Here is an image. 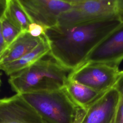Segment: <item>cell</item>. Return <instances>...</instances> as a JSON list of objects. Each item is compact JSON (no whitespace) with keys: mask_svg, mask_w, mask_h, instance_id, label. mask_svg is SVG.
<instances>
[{"mask_svg":"<svg viewBox=\"0 0 123 123\" xmlns=\"http://www.w3.org/2000/svg\"><path fill=\"white\" fill-rule=\"evenodd\" d=\"M113 88H115L118 91L121 98H123V71H121Z\"/></svg>","mask_w":123,"mask_h":123,"instance_id":"cell-18","label":"cell"},{"mask_svg":"<svg viewBox=\"0 0 123 123\" xmlns=\"http://www.w3.org/2000/svg\"><path fill=\"white\" fill-rule=\"evenodd\" d=\"M20 95L47 123H81L86 113V109L73 100L65 87Z\"/></svg>","mask_w":123,"mask_h":123,"instance_id":"cell-2","label":"cell"},{"mask_svg":"<svg viewBox=\"0 0 123 123\" xmlns=\"http://www.w3.org/2000/svg\"><path fill=\"white\" fill-rule=\"evenodd\" d=\"M115 0H73L71 8L60 15L58 25H74L116 16Z\"/></svg>","mask_w":123,"mask_h":123,"instance_id":"cell-4","label":"cell"},{"mask_svg":"<svg viewBox=\"0 0 123 123\" xmlns=\"http://www.w3.org/2000/svg\"><path fill=\"white\" fill-rule=\"evenodd\" d=\"M0 23L2 34L7 47L23 32L10 20L5 14Z\"/></svg>","mask_w":123,"mask_h":123,"instance_id":"cell-14","label":"cell"},{"mask_svg":"<svg viewBox=\"0 0 123 123\" xmlns=\"http://www.w3.org/2000/svg\"><path fill=\"white\" fill-rule=\"evenodd\" d=\"M0 123H47L20 94L0 98Z\"/></svg>","mask_w":123,"mask_h":123,"instance_id":"cell-8","label":"cell"},{"mask_svg":"<svg viewBox=\"0 0 123 123\" xmlns=\"http://www.w3.org/2000/svg\"><path fill=\"white\" fill-rule=\"evenodd\" d=\"M49 44L44 37L41 42L33 49L14 61L0 65V70L11 76L30 67L49 54Z\"/></svg>","mask_w":123,"mask_h":123,"instance_id":"cell-11","label":"cell"},{"mask_svg":"<svg viewBox=\"0 0 123 123\" xmlns=\"http://www.w3.org/2000/svg\"><path fill=\"white\" fill-rule=\"evenodd\" d=\"M8 0H0V21L4 17L8 6Z\"/></svg>","mask_w":123,"mask_h":123,"instance_id":"cell-19","label":"cell"},{"mask_svg":"<svg viewBox=\"0 0 123 123\" xmlns=\"http://www.w3.org/2000/svg\"><path fill=\"white\" fill-rule=\"evenodd\" d=\"M114 123H123V98L119 102L115 117Z\"/></svg>","mask_w":123,"mask_h":123,"instance_id":"cell-16","label":"cell"},{"mask_svg":"<svg viewBox=\"0 0 123 123\" xmlns=\"http://www.w3.org/2000/svg\"><path fill=\"white\" fill-rule=\"evenodd\" d=\"M71 71L54 60H38L10 76L9 83L16 94L57 90L65 86Z\"/></svg>","mask_w":123,"mask_h":123,"instance_id":"cell-3","label":"cell"},{"mask_svg":"<svg viewBox=\"0 0 123 123\" xmlns=\"http://www.w3.org/2000/svg\"><path fill=\"white\" fill-rule=\"evenodd\" d=\"M65 87L73 100L85 109L103 94L70 79L68 80Z\"/></svg>","mask_w":123,"mask_h":123,"instance_id":"cell-12","label":"cell"},{"mask_svg":"<svg viewBox=\"0 0 123 123\" xmlns=\"http://www.w3.org/2000/svg\"><path fill=\"white\" fill-rule=\"evenodd\" d=\"M121 24L115 16L46 28L44 36L49 46V54L61 66L72 71L82 65L98 44Z\"/></svg>","mask_w":123,"mask_h":123,"instance_id":"cell-1","label":"cell"},{"mask_svg":"<svg viewBox=\"0 0 123 123\" xmlns=\"http://www.w3.org/2000/svg\"><path fill=\"white\" fill-rule=\"evenodd\" d=\"M121 73L118 66L98 62H86L71 71L68 79L103 94L112 88Z\"/></svg>","mask_w":123,"mask_h":123,"instance_id":"cell-5","label":"cell"},{"mask_svg":"<svg viewBox=\"0 0 123 123\" xmlns=\"http://www.w3.org/2000/svg\"><path fill=\"white\" fill-rule=\"evenodd\" d=\"M123 60V24H122L98 44L84 63H103L118 66Z\"/></svg>","mask_w":123,"mask_h":123,"instance_id":"cell-7","label":"cell"},{"mask_svg":"<svg viewBox=\"0 0 123 123\" xmlns=\"http://www.w3.org/2000/svg\"><path fill=\"white\" fill-rule=\"evenodd\" d=\"M46 28L40 24L32 23L29 25L27 32L33 37H38L44 35Z\"/></svg>","mask_w":123,"mask_h":123,"instance_id":"cell-15","label":"cell"},{"mask_svg":"<svg viewBox=\"0 0 123 123\" xmlns=\"http://www.w3.org/2000/svg\"><path fill=\"white\" fill-rule=\"evenodd\" d=\"M7 46L5 42L4 39L3 38L2 32H1V23L0 21V56L2 54L3 51L5 50Z\"/></svg>","mask_w":123,"mask_h":123,"instance_id":"cell-20","label":"cell"},{"mask_svg":"<svg viewBox=\"0 0 123 123\" xmlns=\"http://www.w3.org/2000/svg\"><path fill=\"white\" fill-rule=\"evenodd\" d=\"M44 37V35L34 37L27 31L22 32L0 56V66L14 61L27 54L35 48Z\"/></svg>","mask_w":123,"mask_h":123,"instance_id":"cell-10","label":"cell"},{"mask_svg":"<svg viewBox=\"0 0 123 123\" xmlns=\"http://www.w3.org/2000/svg\"><path fill=\"white\" fill-rule=\"evenodd\" d=\"M115 15L122 24H123V0H115Z\"/></svg>","mask_w":123,"mask_h":123,"instance_id":"cell-17","label":"cell"},{"mask_svg":"<svg viewBox=\"0 0 123 123\" xmlns=\"http://www.w3.org/2000/svg\"><path fill=\"white\" fill-rule=\"evenodd\" d=\"M5 15L23 32L27 31L32 23L19 0H8Z\"/></svg>","mask_w":123,"mask_h":123,"instance_id":"cell-13","label":"cell"},{"mask_svg":"<svg viewBox=\"0 0 123 123\" xmlns=\"http://www.w3.org/2000/svg\"><path fill=\"white\" fill-rule=\"evenodd\" d=\"M120 94L111 88L92 103L86 109L81 123H114Z\"/></svg>","mask_w":123,"mask_h":123,"instance_id":"cell-9","label":"cell"},{"mask_svg":"<svg viewBox=\"0 0 123 123\" xmlns=\"http://www.w3.org/2000/svg\"><path fill=\"white\" fill-rule=\"evenodd\" d=\"M32 23L46 28L58 25L60 15L69 10L73 0H19Z\"/></svg>","mask_w":123,"mask_h":123,"instance_id":"cell-6","label":"cell"},{"mask_svg":"<svg viewBox=\"0 0 123 123\" xmlns=\"http://www.w3.org/2000/svg\"><path fill=\"white\" fill-rule=\"evenodd\" d=\"M1 78H0V86L1 85Z\"/></svg>","mask_w":123,"mask_h":123,"instance_id":"cell-21","label":"cell"}]
</instances>
